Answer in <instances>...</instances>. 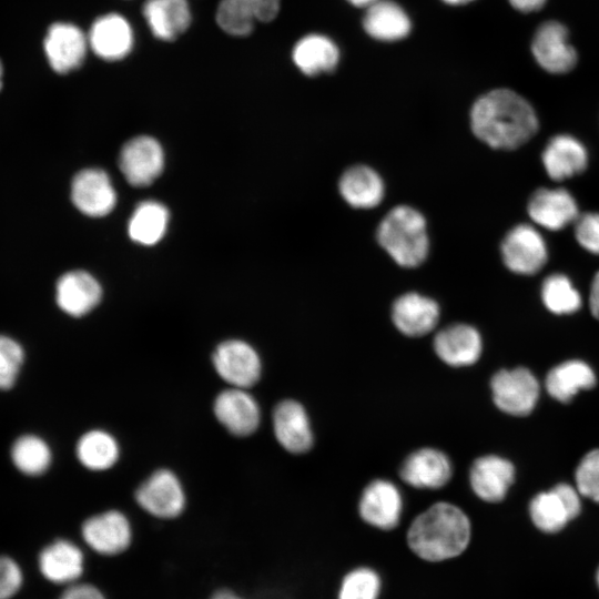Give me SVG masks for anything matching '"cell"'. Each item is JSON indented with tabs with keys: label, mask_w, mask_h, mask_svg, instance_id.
Returning <instances> with one entry per match:
<instances>
[{
	"label": "cell",
	"mask_w": 599,
	"mask_h": 599,
	"mask_svg": "<svg viewBox=\"0 0 599 599\" xmlns=\"http://www.w3.org/2000/svg\"><path fill=\"white\" fill-rule=\"evenodd\" d=\"M2 75H3V69H2L1 61H0V90H1V87H2Z\"/></svg>",
	"instance_id": "7dc6e473"
},
{
	"label": "cell",
	"mask_w": 599,
	"mask_h": 599,
	"mask_svg": "<svg viewBox=\"0 0 599 599\" xmlns=\"http://www.w3.org/2000/svg\"><path fill=\"white\" fill-rule=\"evenodd\" d=\"M578 243L588 252L599 255V213H585L575 221Z\"/></svg>",
	"instance_id": "f35d334b"
},
{
	"label": "cell",
	"mask_w": 599,
	"mask_h": 599,
	"mask_svg": "<svg viewBox=\"0 0 599 599\" xmlns=\"http://www.w3.org/2000/svg\"><path fill=\"white\" fill-rule=\"evenodd\" d=\"M589 305L592 315L599 321V272L595 275L591 283Z\"/></svg>",
	"instance_id": "b9f144b4"
},
{
	"label": "cell",
	"mask_w": 599,
	"mask_h": 599,
	"mask_svg": "<svg viewBox=\"0 0 599 599\" xmlns=\"http://www.w3.org/2000/svg\"><path fill=\"white\" fill-rule=\"evenodd\" d=\"M273 429L280 445L292 454H303L313 446V433L305 408L285 399L273 412Z\"/></svg>",
	"instance_id": "ffe728a7"
},
{
	"label": "cell",
	"mask_w": 599,
	"mask_h": 599,
	"mask_svg": "<svg viewBox=\"0 0 599 599\" xmlns=\"http://www.w3.org/2000/svg\"><path fill=\"white\" fill-rule=\"evenodd\" d=\"M362 519L380 530L398 526L403 512V498L389 480L376 479L366 486L358 504Z\"/></svg>",
	"instance_id": "4fadbf2b"
},
{
	"label": "cell",
	"mask_w": 599,
	"mask_h": 599,
	"mask_svg": "<svg viewBox=\"0 0 599 599\" xmlns=\"http://www.w3.org/2000/svg\"><path fill=\"white\" fill-rule=\"evenodd\" d=\"M443 1L451 6H460V4L468 3L473 0H443Z\"/></svg>",
	"instance_id": "bcb514c9"
},
{
	"label": "cell",
	"mask_w": 599,
	"mask_h": 599,
	"mask_svg": "<svg viewBox=\"0 0 599 599\" xmlns=\"http://www.w3.org/2000/svg\"><path fill=\"white\" fill-rule=\"evenodd\" d=\"M59 599H106V596L93 583L74 582L67 586Z\"/></svg>",
	"instance_id": "60d3db41"
},
{
	"label": "cell",
	"mask_w": 599,
	"mask_h": 599,
	"mask_svg": "<svg viewBox=\"0 0 599 599\" xmlns=\"http://www.w3.org/2000/svg\"><path fill=\"white\" fill-rule=\"evenodd\" d=\"M119 166L131 185L146 186L163 171V149L154 138L146 135L133 138L121 149Z\"/></svg>",
	"instance_id": "30bf717a"
},
{
	"label": "cell",
	"mask_w": 599,
	"mask_h": 599,
	"mask_svg": "<svg viewBox=\"0 0 599 599\" xmlns=\"http://www.w3.org/2000/svg\"><path fill=\"white\" fill-rule=\"evenodd\" d=\"M10 455L16 468L28 476L43 474L52 460L49 445L41 437L31 434L17 438Z\"/></svg>",
	"instance_id": "d6a6232c"
},
{
	"label": "cell",
	"mask_w": 599,
	"mask_h": 599,
	"mask_svg": "<svg viewBox=\"0 0 599 599\" xmlns=\"http://www.w3.org/2000/svg\"><path fill=\"white\" fill-rule=\"evenodd\" d=\"M292 58L304 74L313 77L334 70L339 60V50L326 35L313 33L297 41Z\"/></svg>",
	"instance_id": "f1b7e54d"
},
{
	"label": "cell",
	"mask_w": 599,
	"mask_h": 599,
	"mask_svg": "<svg viewBox=\"0 0 599 599\" xmlns=\"http://www.w3.org/2000/svg\"><path fill=\"white\" fill-rule=\"evenodd\" d=\"M82 549L67 539H58L40 554L39 567L45 579L55 585L78 582L84 572Z\"/></svg>",
	"instance_id": "cb8c5ba5"
},
{
	"label": "cell",
	"mask_w": 599,
	"mask_h": 599,
	"mask_svg": "<svg viewBox=\"0 0 599 599\" xmlns=\"http://www.w3.org/2000/svg\"><path fill=\"white\" fill-rule=\"evenodd\" d=\"M143 16L154 37L172 41L191 23V10L186 0H146Z\"/></svg>",
	"instance_id": "4316f807"
},
{
	"label": "cell",
	"mask_w": 599,
	"mask_h": 599,
	"mask_svg": "<svg viewBox=\"0 0 599 599\" xmlns=\"http://www.w3.org/2000/svg\"><path fill=\"white\" fill-rule=\"evenodd\" d=\"M579 494L599 502V449L589 451L576 469Z\"/></svg>",
	"instance_id": "74e56055"
},
{
	"label": "cell",
	"mask_w": 599,
	"mask_h": 599,
	"mask_svg": "<svg viewBox=\"0 0 599 599\" xmlns=\"http://www.w3.org/2000/svg\"><path fill=\"white\" fill-rule=\"evenodd\" d=\"M213 410L220 424L238 437L252 435L261 422L260 406L245 388L231 387L221 392Z\"/></svg>",
	"instance_id": "8fae6325"
},
{
	"label": "cell",
	"mask_w": 599,
	"mask_h": 599,
	"mask_svg": "<svg viewBox=\"0 0 599 599\" xmlns=\"http://www.w3.org/2000/svg\"><path fill=\"white\" fill-rule=\"evenodd\" d=\"M139 506L159 519H173L185 507V494L176 475L169 469L154 471L135 491Z\"/></svg>",
	"instance_id": "8992f818"
},
{
	"label": "cell",
	"mask_w": 599,
	"mask_h": 599,
	"mask_svg": "<svg viewBox=\"0 0 599 599\" xmlns=\"http://www.w3.org/2000/svg\"><path fill=\"white\" fill-rule=\"evenodd\" d=\"M22 585L19 566L9 557L0 556V599H10Z\"/></svg>",
	"instance_id": "ab89813d"
},
{
	"label": "cell",
	"mask_w": 599,
	"mask_h": 599,
	"mask_svg": "<svg viewBox=\"0 0 599 599\" xmlns=\"http://www.w3.org/2000/svg\"><path fill=\"white\" fill-rule=\"evenodd\" d=\"M510 4L522 12H531L539 10L546 0H509Z\"/></svg>",
	"instance_id": "7bdbcfd3"
},
{
	"label": "cell",
	"mask_w": 599,
	"mask_h": 599,
	"mask_svg": "<svg viewBox=\"0 0 599 599\" xmlns=\"http://www.w3.org/2000/svg\"><path fill=\"white\" fill-rule=\"evenodd\" d=\"M581 509L579 491L570 485L559 484L549 491L534 497L529 514L534 525L544 532H558Z\"/></svg>",
	"instance_id": "52a82bcc"
},
{
	"label": "cell",
	"mask_w": 599,
	"mask_h": 599,
	"mask_svg": "<svg viewBox=\"0 0 599 599\" xmlns=\"http://www.w3.org/2000/svg\"><path fill=\"white\" fill-rule=\"evenodd\" d=\"M514 478L515 468L512 464L495 455H487L476 459L469 473V481L474 493L488 502L502 500Z\"/></svg>",
	"instance_id": "603a6c76"
},
{
	"label": "cell",
	"mask_w": 599,
	"mask_h": 599,
	"mask_svg": "<svg viewBox=\"0 0 599 599\" xmlns=\"http://www.w3.org/2000/svg\"><path fill=\"white\" fill-rule=\"evenodd\" d=\"M99 282L84 271H71L57 282L58 306L68 315L81 317L91 312L101 301Z\"/></svg>",
	"instance_id": "7402d4cb"
},
{
	"label": "cell",
	"mask_w": 599,
	"mask_h": 599,
	"mask_svg": "<svg viewBox=\"0 0 599 599\" xmlns=\"http://www.w3.org/2000/svg\"><path fill=\"white\" fill-rule=\"evenodd\" d=\"M596 581H597V585H598V588H599V567L597 569V572H596Z\"/></svg>",
	"instance_id": "c3c4849f"
},
{
	"label": "cell",
	"mask_w": 599,
	"mask_h": 599,
	"mask_svg": "<svg viewBox=\"0 0 599 599\" xmlns=\"http://www.w3.org/2000/svg\"><path fill=\"white\" fill-rule=\"evenodd\" d=\"M531 51L540 67L551 73H566L577 63V53L568 42V31L557 21H548L538 28Z\"/></svg>",
	"instance_id": "9a60e30c"
},
{
	"label": "cell",
	"mask_w": 599,
	"mask_h": 599,
	"mask_svg": "<svg viewBox=\"0 0 599 599\" xmlns=\"http://www.w3.org/2000/svg\"><path fill=\"white\" fill-rule=\"evenodd\" d=\"M85 544L98 555L115 557L129 549L132 527L124 514L108 510L88 518L81 528Z\"/></svg>",
	"instance_id": "9c48e42d"
},
{
	"label": "cell",
	"mask_w": 599,
	"mask_h": 599,
	"mask_svg": "<svg viewBox=\"0 0 599 599\" xmlns=\"http://www.w3.org/2000/svg\"><path fill=\"white\" fill-rule=\"evenodd\" d=\"M212 363L219 376L232 387L250 388L261 377L262 363L257 352L241 339L219 344Z\"/></svg>",
	"instance_id": "277c9868"
},
{
	"label": "cell",
	"mask_w": 599,
	"mask_h": 599,
	"mask_svg": "<svg viewBox=\"0 0 599 599\" xmlns=\"http://www.w3.org/2000/svg\"><path fill=\"white\" fill-rule=\"evenodd\" d=\"M453 473L449 458L435 448H420L403 463L399 474L408 485L419 489L444 487Z\"/></svg>",
	"instance_id": "d6986e66"
},
{
	"label": "cell",
	"mask_w": 599,
	"mask_h": 599,
	"mask_svg": "<svg viewBox=\"0 0 599 599\" xmlns=\"http://www.w3.org/2000/svg\"><path fill=\"white\" fill-rule=\"evenodd\" d=\"M351 4L358 7V8H368L373 3H375L377 0H347Z\"/></svg>",
	"instance_id": "f6af8a7d"
},
{
	"label": "cell",
	"mask_w": 599,
	"mask_h": 599,
	"mask_svg": "<svg viewBox=\"0 0 599 599\" xmlns=\"http://www.w3.org/2000/svg\"><path fill=\"white\" fill-rule=\"evenodd\" d=\"M382 587V578L376 569L358 566L343 576L337 599H379Z\"/></svg>",
	"instance_id": "e575fe53"
},
{
	"label": "cell",
	"mask_w": 599,
	"mask_h": 599,
	"mask_svg": "<svg viewBox=\"0 0 599 599\" xmlns=\"http://www.w3.org/2000/svg\"><path fill=\"white\" fill-rule=\"evenodd\" d=\"M22 346L7 335H0V389H10L17 382L23 364Z\"/></svg>",
	"instance_id": "8d00e7d4"
},
{
	"label": "cell",
	"mask_w": 599,
	"mask_h": 599,
	"mask_svg": "<svg viewBox=\"0 0 599 599\" xmlns=\"http://www.w3.org/2000/svg\"><path fill=\"white\" fill-rule=\"evenodd\" d=\"M338 190L344 201L356 209L375 207L385 195L382 176L367 165L347 169L339 179Z\"/></svg>",
	"instance_id": "484cf974"
},
{
	"label": "cell",
	"mask_w": 599,
	"mask_h": 599,
	"mask_svg": "<svg viewBox=\"0 0 599 599\" xmlns=\"http://www.w3.org/2000/svg\"><path fill=\"white\" fill-rule=\"evenodd\" d=\"M490 385L496 406L507 414L528 415L537 403L539 384L527 368L501 369Z\"/></svg>",
	"instance_id": "5b68a950"
},
{
	"label": "cell",
	"mask_w": 599,
	"mask_h": 599,
	"mask_svg": "<svg viewBox=\"0 0 599 599\" xmlns=\"http://www.w3.org/2000/svg\"><path fill=\"white\" fill-rule=\"evenodd\" d=\"M256 20L251 0H222L216 10L219 27L234 37L248 35Z\"/></svg>",
	"instance_id": "d590c367"
},
{
	"label": "cell",
	"mask_w": 599,
	"mask_h": 599,
	"mask_svg": "<svg viewBox=\"0 0 599 599\" xmlns=\"http://www.w3.org/2000/svg\"><path fill=\"white\" fill-rule=\"evenodd\" d=\"M500 251L506 267L524 275L539 272L548 258L544 237L527 224L512 227L504 237Z\"/></svg>",
	"instance_id": "ba28073f"
},
{
	"label": "cell",
	"mask_w": 599,
	"mask_h": 599,
	"mask_svg": "<svg viewBox=\"0 0 599 599\" xmlns=\"http://www.w3.org/2000/svg\"><path fill=\"white\" fill-rule=\"evenodd\" d=\"M541 298L545 306L557 315L575 313L581 306L579 292L564 274H551L544 281Z\"/></svg>",
	"instance_id": "836d02e7"
},
{
	"label": "cell",
	"mask_w": 599,
	"mask_h": 599,
	"mask_svg": "<svg viewBox=\"0 0 599 599\" xmlns=\"http://www.w3.org/2000/svg\"><path fill=\"white\" fill-rule=\"evenodd\" d=\"M71 200L83 214L101 217L109 214L116 203V194L109 175L101 169H84L71 183Z\"/></svg>",
	"instance_id": "7c38bea8"
},
{
	"label": "cell",
	"mask_w": 599,
	"mask_h": 599,
	"mask_svg": "<svg viewBox=\"0 0 599 599\" xmlns=\"http://www.w3.org/2000/svg\"><path fill=\"white\" fill-rule=\"evenodd\" d=\"M471 538L468 516L456 505L440 501L419 514L410 524L406 540L412 552L427 562H443L460 556Z\"/></svg>",
	"instance_id": "7a4b0ae2"
},
{
	"label": "cell",
	"mask_w": 599,
	"mask_h": 599,
	"mask_svg": "<svg viewBox=\"0 0 599 599\" xmlns=\"http://www.w3.org/2000/svg\"><path fill=\"white\" fill-rule=\"evenodd\" d=\"M439 315L440 311L436 301L416 292L400 295L392 307L394 325L409 337L428 334L437 325Z\"/></svg>",
	"instance_id": "e0dca14e"
},
{
	"label": "cell",
	"mask_w": 599,
	"mask_h": 599,
	"mask_svg": "<svg viewBox=\"0 0 599 599\" xmlns=\"http://www.w3.org/2000/svg\"><path fill=\"white\" fill-rule=\"evenodd\" d=\"M209 599H245V598L234 590L223 588L213 592Z\"/></svg>",
	"instance_id": "ee69618b"
},
{
	"label": "cell",
	"mask_w": 599,
	"mask_h": 599,
	"mask_svg": "<svg viewBox=\"0 0 599 599\" xmlns=\"http://www.w3.org/2000/svg\"><path fill=\"white\" fill-rule=\"evenodd\" d=\"M377 241L399 266L416 267L429 252L426 219L409 205H398L380 221Z\"/></svg>",
	"instance_id": "3957f363"
},
{
	"label": "cell",
	"mask_w": 599,
	"mask_h": 599,
	"mask_svg": "<svg viewBox=\"0 0 599 599\" xmlns=\"http://www.w3.org/2000/svg\"><path fill=\"white\" fill-rule=\"evenodd\" d=\"M133 31L128 20L118 13L99 17L91 26L88 42L92 51L105 61L126 57L133 47Z\"/></svg>",
	"instance_id": "2e32d148"
},
{
	"label": "cell",
	"mask_w": 599,
	"mask_h": 599,
	"mask_svg": "<svg viewBox=\"0 0 599 599\" xmlns=\"http://www.w3.org/2000/svg\"><path fill=\"white\" fill-rule=\"evenodd\" d=\"M436 355L447 365L463 367L475 364L480 357L483 342L479 332L468 324H451L440 329L434 338Z\"/></svg>",
	"instance_id": "ac0fdd59"
},
{
	"label": "cell",
	"mask_w": 599,
	"mask_h": 599,
	"mask_svg": "<svg viewBox=\"0 0 599 599\" xmlns=\"http://www.w3.org/2000/svg\"><path fill=\"white\" fill-rule=\"evenodd\" d=\"M79 461L90 470H106L119 459L120 449L115 438L101 429L81 436L75 448Z\"/></svg>",
	"instance_id": "1f68e13d"
},
{
	"label": "cell",
	"mask_w": 599,
	"mask_h": 599,
	"mask_svg": "<svg viewBox=\"0 0 599 599\" xmlns=\"http://www.w3.org/2000/svg\"><path fill=\"white\" fill-rule=\"evenodd\" d=\"M169 223L167 209L156 201H144L136 205L128 233L132 241L141 245H154L164 236Z\"/></svg>",
	"instance_id": "4dcf8cb0"
},
{
	"label": "cell",
	"mask_w": 599,
	"mask_h": 599,
	"mask_svg": "<svg viewBox=\"0 0 599 599\" xmlns=\"http://www.w3.org/2000/svg\"><path fill=\"white\" fill-rule=\"evenodd\" d=\"M595 384L593 370L581 361L561 363L546 378L548 393L562 403L569 402L581 389L592 388Z\"/></svg>",
	"instance_id": "f546056e"
},
{
	"label": "cell",
	"mask_w": 599,
	"mask_h": 599,
	"mask_svg": "<svg viewBox=\"0 0 599 599\" xmlns=\"http://www.w3.org/2000/svg\"><path fill=\"white\" fill-rule=\"evenodd\" d=\"M89 42L82 30L67 22L52 24L44 39V52L51 68L68 73L79 68L87 54Z\"/></svg>",
	"instance_id": "5bb4252c"
},
{
	"label": "cell",
	"mask_w": 599,
	"mask_h": 599,
	"mask_svg": "<svg viewBox=\"0 0 599 599\" xmlns=\"http://www.w3.org/2000/svg\"><path fill=\"white\" fill-rule=\"evenodd\" d=\"M363 26L374 39L397 41L410 31L412 23L405 10L389 0H377L366 8Z\"/></svg>",
	"instance_id": "83f0119b"
},
{
	"label": "cell",
	"mask_w": 599,
	"mask_h": 599,
	"mask_svg": "<svg viewBox=\"0 0 599 599\" xmlns=\"http://www.w3.org/2000/svg\"><path fill=\"white\" fill-rule=\"evenodd\" d=\"M470 126L490 148L511 150L536 134L538 119L522 97L508 89H496L476 100L470 110Z\"/></svg>",
	"instance_id": "6da1fadb"
},
{
	"label": "cell",
	"mask_w": 599,
	"mask_h": 599,
	"mask_svg": "<svg viewBox=\"0 0 599 599\" xmlns=\"http://www.w3.org/2000/svg\"><path fill=\"white\" fill-rule=\"evenodd\" d=\"M528 213L538 225L559 231L579 216L577 202L564 189H539L528 202Z\"/></svg>",
	"instance_id": "44dd1931"
},
{
	"label": "cell",
	"mask_w": 599,
	"mask_h": 599,
	"mask_svg": "<svg viewBox=\"0 0 599 599\" xmlns=\"http://www.w3.org/2000/svg\"><path fill=\"white\" fill-rule=\"evenodd\" d=\"M542 164L551 180L562 181L581 173L588 163L583 144L571 135L552 138L542 152Z\"/></svg>",
	"instance_id": "d4e9b609"
}]
</instances>
